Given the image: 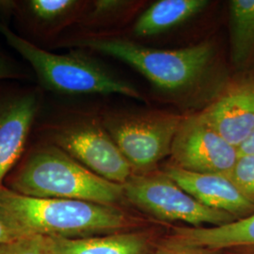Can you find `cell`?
Returning <instances> with one entry per match:
<instances>
[{
    "label": "cell",
    "mask_w": 254,
    "mask_h": 254,
    "mask_svg": "<svg viewBox=\"0 0 254 254\" xmlns=\"http://www.w3.org/2000/svg\"><path fill=\"white\" fill-rule=\"evenodd\" d=\"M225 176L254 204V154L239 155L235 167Z\"/></svg>",
    "instance_id": "cell-17"
},
{
    "label": "cell",
    "mask_w": 254,
    "mask_h": 254,
    "mask_svg": "<svg viewBox=\"0 0 254 254\" xmlns=\"http://www.w3.org/2000/svg\"><path fill=\"white\" fill-rule=\"evenodd\" d=\"M54 254H148L149 240L140 233H115L85 238H51Z\"/></svg>",
    "instance_id": "cell-13"
},
{
    "label": "cell",
    "mask_w": 254,
    "mask_h": 254,
    "mask_svg": "<svg viewBox=\"0 0 254 254\" xmlns=\"http://www.w3.org/2000/svg\"><path fill=\"white\" fill-rule=\"evenodd\" d=\"M73 44L118 59L157 88L168 91H181L195 84L208 68L214 55L210 43L178 50L149 48L127 40L105 37L87 38Z\"/></svg>",
    "instance_id": "cell-3"
},
{
    "label": "cell",
    "mask_w": 254,
    "mask_h": 254,
    "mask_svg": "<svg viewBox=\"0 0 254 254\" xmlns=\"http://www.w3.org/2000/svg\"><path fill=\"white\" fill-rule=\"evenodd\" d=\"M182 121L176 115L112 117L105 128L133 171L149 172L171 154Z\"/></svg>",
    "instance_id": "cell-6"
},
{
    "label": "cell",
    "mask_w": 254,
    "mask_h": 254,
    "mask_svg": "<svg viewBox=\"0 0 254 254\" xmlns=\"http://www.w3.org/2000/svg\"><path fill=\"white\" fill-rule=\"evenodd\" d=\"M162 173L210 208L226 212L236 218L250 216L254 211V203L225 175L192 173L176 165L167 166Z\"/></svg>",
    "instance_id": "cell-9"
},
{
    "label": "cell",
    "mask_w": 254,
    "mask_h": 254,
    "mask_svg": "<svg viewBox=\"0 0 254 254\" xmlns=\"http://www.w3.org/2000/svg\"><path fill=\"white\" fill-rule=\"evenodd\" d=\"M38 109L33 94L0 103V188L24 151Z\"/></svg>",
    "instance_id": "cell-11"
},
{
    "label": "cell",
    "mask_w": 254,
    "mask_h": 254,
    "mask_svg": "<svg viewBox=\"0 0 254 254\" xmlns=\"http://www.w3.org/2000/svg\"><path fill=\"white\" fill-rule=\"evenodd\" d=\"M176 166L192 173L227 175L239 157L229 143L201 115L183 119L173 138L172 152Z\"/></svg>",
    "instance_id": "cell-7"
},
{
    "label": "cell",
    "mask_w": 254,
    "mask_h": 254,
    "mask_svg": "<svg viewBox=\"0 0 254 254\" xmlns=\"http://www.w3.org/2000/svg\"><path fill=\"white\" fill-rule=\"evenodd\" d=\"M24 236H20L9 224L5 221V219L0 216V245L4 243H8L10 241L16 240Z\"/></svg>",
    "instance_id": "cell-20"
},
{
    "label": "cell",
    "mask_w": 254,
    "mask_h": 254,
    "mask_svg": "<svg viewBox=\"0 0 254 254\" xmlns=\"http://www.w3.org/2000/svg\"><path fill=\"white\" fill-rule=\"evenodd\" d=\"M30 17L45 27H57L70 16L78 6L73 0H30L25 2Z\"/></svg>",
    "instance_id": "cell-16"
},
{
    "label": "cell",
    "mask_w": 254,
    "mask_h": 254,
    "mask_svg": "<svg viewBox=\"0 0 254 254\" xmlns=\"http://www.w3.org/2000/svg\"><path fill=\"white\" fill-rule=\"evenodd\" d=\"M9 190L34 198L86 200L116 206L124 186L91 172L58 146L33 151L10 181Z\"/></svg>",
    "instance_id": "cell-2"
},
{
    "label": "cell",
    "mask_w": 254,
    "mask_h": 254,
    "mask_svg": "<svg viewBox=\"0 0 254 254\" xmlns=\"http://www.w3.org/2000/svg\"><path fill=\"white\" fill-rule=\"evenodd\" d=\"M16 73L10 64L0 57V79L15 77Z\"/></svg>",
    "instance_id": "cell-21"
},
{
    "label": "cell",
    "mask_w": 254,
    "mask_h": 254,
    "mask_svg": "<svg viewBox=\"0 0 254 254\" xmlns=\"http://www.w3.org/2000/svg\"><path fill=\"white\" fill-rule=\"evenodd\" d=\"M54 145L102 178L120 185L130 178L132 168L106 129L93 123L60 128Z\"/></svg>",
    "instance_id": "cell-8"
},
{
    "label": "cell",
    "mask_w": 254,
    "mask_h": 254,
    "mask_svg": "<svg viewBox=\"0 0 254 254\" xmlns=\"http://www.w3.org/2000/svg\"><path fill=\"white\" fill-rule=\"evenodd\" d=\"M238 154L239 155L254 154V130L251 136L238 147Z\"/></svg>",
    "instance_id": "cell-22"
},
{
    "label": "cell",
    "mask_w": 254,
    "mask_h": 254,
    "mask_svg": "<svg viewBox=\"0 0 254 254\" xmlns=\"http://www.w3.org/2000/svg\"><path fill=\"white\" fill-rule=\"evenodd\" d=\"M230 38L233 64L244 65L254 53V0L230 2Z\"/></svg>",
    "instance_id": "cell-15"
},
{
    "label": "cell",
    "mask_w": 254,
    "mask_h": 254,
    "mask_svg": "<svg viewBox=\"0 0 254 254\" xmlns=\"http://www.w3.org/2000/svg\"><path fill=\"white\" fill-rule=\"evenodd\" d=\"M0 254H54L49 237L24 236L0 245Z\"/></svg>",
    "instance_id": "cell-18"
},
{
    "label": "cell",
    "mask_w": 254,
    "mask_h": 254,
    "mask_svg": "<svg viewBox=\"0 0 254 254\" xmlns=\"http://www.w3.org/2000/svg\"><path fill=\"white\" fill-rule=\"evenodd\" d=\"M0 33L9 46L31 64L44 86L52 91L68 94L118 93L141 99L140 93L132 85L113 76L82 56L50 53L16 35L2 24Z\"/></svg>",
    "instance_id": "cell-4"
},
{
    "label": "cell",
    "mask_w": 254,
    "mask_h": 254,
    "mask_svg": "<svg viewBox=\"0 0 254 254\" xmlns=\"http://www.w3.org/2000/svg\"><path fill=\"white\" fill-rule=\"evenodd\" d=\"M208 5L206 0H161L153 4L137 19L136 36H154L181 24Z\"/></svg>",
    "instance_id": "cell-14"
},
{
    "label": "cell",
    "mask_w": 254,
    "mask_h": 254,
    "mask_svg": "<svg viewBox=\"0 0 254 254\" xmlns=\"http://www.w3.org/2000/svg\"><path fill=\"white\" fill-rule=\"evenodd\" d=\"M155 254H213L212 251L208 249H203L200 247H191V246L181 245L173 242H169L168 244L158 249Z\"/></svg>",
    "instance_id": "cell-19"
},
{
    "label": "cell",
    "mask_w": 254,
    "mask_h": 254,
    "mask_svg": "<svg viewBox=\"0 0 254 254\" xmlns=\"http://www.w3.org/2000/svg\"><path fill=\"white\" fill-rule=\"evenodd\" d=\"M171 242L211 251L254 246V214L220 226L178 229Z\"/></svg>",
    "instance_id": "cell-12"
},
{
    "label": "cell",
    "mask_w": 254,
    "mask_h": 254,
    "mask_svg": "<svg viewBox=\"0 0 254 254\" xmlns=\"http://www.w3.org/2000/svg\"><path fill=\"white\" fill-rule=\"evenodd\" d=\"M123 186L126 199L157 219L183 221L194 228L236 220L226 212L201 204L163 173L131 176Z\"/></svg>",
    "instance_id": "cell-5"
},
{
    "label": "cell",
    "mask_w": 254,
    "mask_h": 254,
    "mask_svg": "<svg viewBox=\"0 0 254 254\" xmlns=\"http://www.w3.org/2000/svg\"><path fill=\"white\" fill-rule=\"evenodd\" d=\"M200 115L238 149L254 130V81L228 91Z\"/></svg>",
    "instance_id": "cell-10"
},
{
    "label": "cell",
    "mask_w": 254,
    "mask_h": 254,
    "mask_svg": "<svg viewBox=\"0 0 254 254\" xmlns=\"http://www.w3.org/2000/svg\"><path fill=\"white\" fill-rule=\"evenodd\" d=\"M0 216L20 236L85 238L118 233L131 220L117 206L86 200L34 198L0 188Z\"/></svg>",
    "instance_id": "cell-1"
}]
</instances>
